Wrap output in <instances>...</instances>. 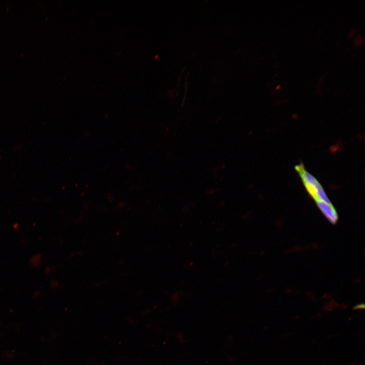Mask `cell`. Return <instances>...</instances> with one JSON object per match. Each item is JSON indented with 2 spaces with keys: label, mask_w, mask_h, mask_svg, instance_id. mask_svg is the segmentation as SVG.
Segmentation results:
<instances>
[{
  "label": "cell",
  "mask_w": 365,
  "mask_h": 365,
  "mask_svg": "<svg viewBox=\"0 0 365 365\" xmlns=\"http://www.w3.org/2000/svg\"><path fill=\"white\" fill-rule=\"evenodd\" d=\"M295 169L299 174L309 194L315 200H319L327 203H331L319 181L305 170L302 164L297 165Z\"/></svg>",
  "instance_id": "obj_1"
},
{
  "label": "cell",
  "mask_w": 365,
  "mask_h": 365,
  "mask_svg": "<svg viewBox=\"0 0 365 365\" xmlns=\"http://www.w3.org/2000/svg\"><path fill=\"white\" fill-rule=\"evenodd\" d=\"M357 41H355V44L356 45H360L361 44L362 40L361 39H357Z\"/></svg>",
  "instance_id": "obj_3"
},
{
  "label": "cell",
  "mask_w": 365,
  "mask_h": 365,
  "mask_svg": "<svg viewBox=\"0 0 365 365\" xmlns=\"http://www.w3.org/2000/svg\"><path fill=\"white\" fill-rule=\"evenodd\" d=\"M317 206L323 214L332 223H336L338 220L337 213L331 203L315 200Z\"/></svg>",
  "instance_id": "obj_2"
},
{
  "label": "cell",
  "mask_w": 365,
  "mask_h": 365,
  "mask_svg": "<svg viewBox=\"0 0 365 365\" xmlns=\"http://www.w3.org/2000/svg\"><path fill=\"white\" fill-rule=\"evenodd\" d=\"M280 85H278L276 87V89H277L278 88L280 87Z\"/></svg>",
  "instance_id": "obj_4"
}]
</instances>
